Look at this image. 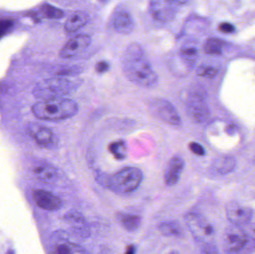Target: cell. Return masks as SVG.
<instances>
[{"mask_svg": "<svg viewBox=\"0 0 255 254\" xmlns=\"http://www.w3.org/2000/svg\"><path fill=\"white\" fill-rule=\"evenodd\" d=\"M122 63L124 74L132 83L144 88L157 85V75L140 45L136 43L129 45L124 52Z\"/></svg>", "mask_w": 255, "mask_h": 254, "instance_id": "6da1fadb", "label": "cell"}, {"mask_svg": "<svg viewBox=\"0 0 255 254\" xmlns=\"http://www.w3.org/2000/svg\"><path fill=\"white\" fill-rule=\"evenodd\" d=\"M34 116L45 121L64 120L76 116L79 112V104L69 98H55L42 100L32 107Z\"/></svg>", "mask_w": 255, "mask_h": 254, "instance_id": "7a4b0ae2", "label": "cell"}, {"mask_svg": "<svg viewBox=\"0 0 255 254\" xmlns=\"http://www.w3.org/2000/svg\"><path fill=\"white\" fill-rule=\"evenodd\" d=\"M97 181L115 193L127 194L133 192L142 183L143 174L136 167H126L116 174H97Z\"/></svg>", "mask_w": 255, "mask_h": 254, "instance_id": "3957f363", "label": "cell"}, {"mask_svg": "<svg viewBox=\"0 0 255 254\" xmlns=\"http://www.w3.org/2000/svg\"><path fill=\"white\" fill-rule=\"evenodd\" d=\"M76 87L74 82L65 79H46L34 88L33 94L42 100L61 98L73 92Z\"/></svg>", "mask_w": 255, "mask_h": 254, "instance_id": "277c9868", "label": "cell"}, {"mask_svg": "<svg viewBox=\"0 0 255 254\" xmlns=\"http://www.w3.org/2000/svg\"><path fill=\"white\" fill-rule=\"evenodd\" d=\"M149 107L153 115L163 122L174 126L181 125V116L170 101L163 98H157L151 101Z\"/></svg>", "mask_w": 255, "mask_h": 254, "instance_id": "5b68a950", "label": "cell"}, {"mask_svg": "<svg viewBox=\"0 0 255 254\" xmlns=\"http://www.w3.org/2000/svg\"><path fill=\"white\" fill-rule=\"evenodd\" d=\"M248 240L242 226L235 225L226 230L223 237V250L227 253H238L247 247Z\"/></svg>", "mask_w": 255, "mask_h": 254, "instance_id": "8992f818", "label": "cell"}, {"mask_svg": "<svg viewBox=\"0 0 255 254\" xmlns=\"http://www.w3.org/2000/svg\"><path fill=\"white\" fill-rule=\"evenodd\" d=\"M187 225L195 237L202 241H206L213 237L214 228L202 216L197 213H189L186 217Z\"/></svg>", "mask_w": 255, "mask_h": 254, "instance_id": "52a82bcc", "label": "cell"}, {"mask_svg": "<svg viewBox=\"0 0 255 254\" xmlns=\"http://www.w3.org/2000/svg\"><path fill=\"white\" fill-rule=\"evenodd\" d=\"M176 5L171 0H150L151 16L160 22H169L176 15Z\"/></svg>", "mask_w": 255, "mask_h": 254, "instance_id": "ba28073f", "label": "cell"}, {"mask_svg": "<svg viewBox=\"0 0 255 254\" xmlns=\"http://www.w3.org/2000/svg\"><path fill=\"white\" fill-rule=\"evenodd\" d=\"M91 43V38L88 34H79L70 39L60 52V57L64 59L75 58L85 52Z\"/></svg>", "mask_w": 255, "mask_h": 254, "instance_id": "9c48e42d", "label": "cell"}, {"mask_svg": "<svg viewBox=\"0 0 255 254\" xmlns=\"http://www.w3.org/2000/svg\"><path fill=\"white\" fill-rule=\"evenodd\" d=\"M187 113L189 117L196 123H202L208 119L210 110L203 97L192 95L187 104Z\"/></svg>", "mask_w": 255, "mask_h": 254, "instance_id": "30bf717a", "label": "cell"}, {"mask_svg": "<svg viewBox=\"0 0 255 254\" xmlns=\"http://www.w3.org/2000/svg\"><path fill=\"white\" fill-rule=\"evenodd\" d=\"M27 132L31 139L42 147L50 148L56 146L55 134L49 128L40 124L31 123L27 128Z\"/></svg>", "mask_w": 255, "mask_h": 254, "instance_id": "8fae6325", "label": "cell"}, {"mask_svg": "<svg viewBox=\"0 0 255 254\" xmlns=\"http://www.w3.org/2000/svg\"><path fill=\"white\" fill-rule=\"evenodd\" d=\"M35 204L43 210L56 211L62 206V201L52 192L43 189H35L32 192Z\"/></svg>", "mask_w": 255, "mask_h": 254, "instance_id": "7c38bea8", "label": "cell"}, {"mask_svg": "<svg viewBox=\"0 0 255 254\" xmlns=\"http://www.w3.org/2000/svg\"><path fill=\"white\" fill-rule=\"evenodd\" d=\"M33 172L37 180L47 184H56L61 179V174L58 169L46 162L35 164Z\"/></svg>", "mask_w": 255, "mask_h": 254, "instance_id": "4fadbf2b", "label": "cell"}, {"mask_svg": "<svg viewBox=\"0 0 255 254\" xmlns=\"http://www.w3.org/2000/svg\"><path fill=\"white\" fill-rule=\"evenodd\" d=\"M64 219L79 237L85 239L91 235L89 224L82 213L76 210H71L65 215Z\"/></svg>", "mask_w": 255, "mask_h": 254, "instance_id": "5bb4252c", "label": "cell"}, {"mask_svg": "<svg viewBox=\"0 0 255 254\" xmlns=\"http://www.w3.org/2000/svg\"><path fill=\"white\" fill-rule=\"evenodd\" d=\"M226 213L232 223L240 226L250 223L253 217L252 209L239 204H229L226 209Z\"/></svg>", "mask_w": 255, "mask_h": 254, "instance_id": "9a60e30c", "label": "cell"}, {"mask_svg": "<svg viewBox=\"0 0 255 254\" xmlns=\"http://www.w3.org/2000/svg\"><path fill=\"white\" fill-rule=\"evenodd\" d=\"M184 159L181 156L175 155L171 158L164 174L165 183L168 186H173L179 181L180 177L184 169Z\"/></svg>", "mask_w": 255, "mask_h": 254, "instance_id": "2e32d148", "label": "cell"}, {"mask_svg": "<svg viewBox=\"0 0 255 254\" xmlns=\"http://www.w3.org/2000/svg\"><path fill=\"white\" fill-rule=\"evenodd\" d=\"M112 24L115 31L124 35L130 34L135 28L133 18L129 12L125 10H119L115 13Z\"/></svg>", "mask_w": 255, "mask_h": 254, "instance_id": "e0dca14e", "label": "cell"}, {"mask_svg": "<svg viewBox=\"0 0 255 254\" xmlns=\"http://www.w3.org/2000/svg\"><path fill=\"white\" fill-rule=\"evenodd\" d=\"M90 21V16L87 12L79 10L74 12L64 24V28L69 33L77 31L80 28H83Z\"/></svg>", "mask_w": 255, "mask_h": 254, "instance_id": "ac0fdd59", "label": "cell"}, {"mask_svg": "<svg viewBox=\"0 0 255 254\" xmlns=\"http://www.w3.org/2000/svg\"><path fill=\"white\" fill-rule=\"evenodd\" d=\"M117 219L123 228L128 232L137 231L141 225L140 216L133 213H118Z\"/></svg>", "mask_w": 255, "mask_h": 254, "instance_id": "d6986e66", "label": "cell"}, {"mask_svg": "<svg viewBox=\"0 0 255 254\" xmlns=\"http://www.w3.org/2000/svg\"><path fill=\"white\" fill-rule=\"evenodd\" d=\"M179 55L187 66H193L199 57V49L195 43L187 42L180 49Z\"/></svg>", "mask_w": 255, "mask_h": 254, "instance_id": "ffe728a7", "label": "cell"}, {"mask_svg": "<svg viewBox=\"0 0 255 254\" xmlns=\"http://www.w3.org/2000/svg\"><path fill=\"white\" fill-rule=\"evenodd\" d=\"M50 252L57 254H68L76 253H85L80 246H77L70 242L61 241L55 242L50 249Z\"/></svg>", "mask_w": 255, "mask_h": 254, "instance_id": "44dd1931", "label": "cell"}, {"mask_svg": "<svg viewBox=\"0 0 255 254\" xmlns=\"http://www.w3.org/2000/svg\"><path fill=\"white\" fill-rule=\"evenodd\" d=\"M158 231L165 237H181L183 230L179 222L177 221H167L158 225Z\"/></svg>", "mask_w": 255, "mask_h": 254, "instance_id": "7402d4cb", "label": "cell"}, {"mask_svg": "<svg viewBox=\"0 0 255 254\" xmlns=\"http://www.w3.org/2000/svg\"><path fill=\"white\" fill-rule=\"evenodd\" d=\"M236 161L233 157L224 156L217 158L213 164V168L219 174H226L233 171Z\"/></svg>", "mask_w": 255, "mask_h": 254, "instance_id": "603a6c76", "label": "cell"}, {"mask_svg": "<svg viewBox=\"0 0 255 254\" xmlns=\"http://www.w3.org/2000/svg\"><path fill=\"white\" fill-rule=\"evenodd\" d=\"M109 152L118 161H124L127 158V143L124 140L115 141L109 145Z\"/></svg>", "mask_w": 255, "mask_h": 254, "instance_id": "cb8c5ba5", "label": "cell"}, {"mask_svg": "<svg viewBox=\"0 0 255 254\" xmlns=\"http://www.w3.org/2000/svg\"><path fill=\"white\" fill-rule=\"evenodd\" d=\"M223 42L220 39L209 38L204 45V51L205 53L211 55H220L223 53Z\"/></svg>", "mask_w": 255, "mask_h": 254, "instance_id": "d4e9b609", "label": "cell"}, {"mask_svg": "<svg viewBox=\"0 0 255 254\" xmlns=\"http://www.w3.org/2000/svg\"><path fill=\"white\" fill-rule=\"evenodd\" d=\"M42 13L49 19H61L64 16V12L49 4H43L41 7Z\"/></svg>", "mask_w": 255, "mask_h": 254, "instance_id": "484cf974", "label": "cell"}, {"mask_svg": "<svg viewBox=\"0 0 255 254\" xmlns=\"http://www.w3.org/2000/svg\"><path fill=\"white\" fill-rule=\"evenodd\" d=\"M243 229L247 235V240H248V245L247 247L250 246H255V223L246 224L242 225Z\"/></svg>", "mask_w": 255, "mask_h": 254, "instance_id": "4316f807", "label": "cell"}, {"mask_svg": "<svg viewBox=\"0 0 255 254\" xmlns=\"http://www.w3.org/2000/svg\"><path fill=\"white\" fill-rule=\"evenodd\" d=\"M217 73V70L211 66H202L198 70L197 74L202 77L213 78Z\"/></svg>", "mask_w": 255, "mask_h": 254, "instance_id": "83f0119b", "label": "cell"}, {"mask_svg": "<svg viewBox=\"0 0 255 254\" xmlns=\"http://www.w3.org/2000/svg\"><path fill=\"white\" fill-rule=\"evenodd\" d=\"M189 149L194 155H198V156H204L205 155V149L199 143L192 142L189 144Z\"/></svg>", "mask_w": 255, "mask_h": 254, "instance_id": "f1b7e54d", "label": "cell"}, {"mask_svg": "<svg viewBox=\"0 0 255 254\" xmlns=\"http://www.w3.org/2000/svg\"><path fill=\"white\" fill-rule=\"evenodd\" d=\"M81 69L78 67H70L68 68H64L58 72V75L60 76H73V75L80 73Z\"/></svg>", "mask_w": 255, "mask_h": 254, "instance_id": "f546056e", "label": "cell"}, {"mask_svg": "<svg viewBox=\"0 0 255 254\" xmlns=\"http://www.w3.org/2000/svg\"><path fill=\"white\" fill-rule=\"evenodd\" d=\"M13 27V22L9 19L0 20V37L6 34Z\"/></svg>", "mask_w": 255, "mask_h": 254, "instance_id": "4dcf8cb0", "label": "cell"}, {"mask_svg": "<svg viewBox=\"0 0 255 254\" xmlns=\"http://www.w3.org/2000/svg\"><path fill=\"white\" fill-rule=\"evenodd\" d=\"M219 29L221 32L225 33V34H231L235 31V27L229 22H223L219 26Z\"/></svg>", "mask_w": 255, "mask_h": 254, "instance_id": "1f68e13d", "label": "cell"}, {"mask_svg": "<svg viewBox=\"0 0 255 254\" xmlns=\"http://www.w3.org/2000/svg\"><path fill=\"white\" fill-rule=\"evenodd\" d=\"M109 64L107 61H100V62L97 63L96 65L95 69L96 71L98 73H105L109 70Z\"/></svg>", "mask_w": 255, "mask_h": 254, "instance_id": "d6a6232c", "label": "cell"}, {"mask_svg": "<svg viewBox=\"0 0 255 254\" xmlns=\"http://www.w3.org/2000/svg\"><path fill=\"white\" fill-rule=\"evenodd\" d=\"M202 252L205 254H214L217 253V251H216L215 248L213 247L212 246H208L204 249Z\"/></svg>", "mask_w": 255, "mask_h": 254, "instance_id": "836d02e7", "label": "cell"}, {"mask_svg": "<svg viewBox=\"0 0 255 254\" xmlns=\"http://www.w3.org/2000/svg\"><path fill=\"white\" fill-rule=\"evenodd\" d=\"M172 2L176 6L184 5L190 1V0H171Z\"/></svg>", "mask_w": 255, "mask_h": 254, "instance_id": "e575fe53", "label": "cell"}, {"mask_svg": "<svg viewBox=\"0 0 255 254\" xmlns=\"http://www.w3.org/2000/svg\"><path fill=\"white\" fill-rule=\"evenodd\" d=\"M136 249L134 246L131 245V246H128L127 247V251H126V254H133L136 253Z\"/></svg>", "mask_w": 255, "mask_h": 254, "instance_id": "d590c367", "label": "cell"}, {"mask_svg": "<svg viewBox=\"0 0 255 254\" xmlns=\"http://www.w3.org/2000/svg\"><path fill=\"white\" fill-rule=\"evenodd\" d=\"M99 1H101V2L105 3L107 2L109 0H99Z\"/></svg>", "mask_w": 255, "mask_h": 254, "instance_id": "8d00e7d4", "label": "cell"}]
</instances>
